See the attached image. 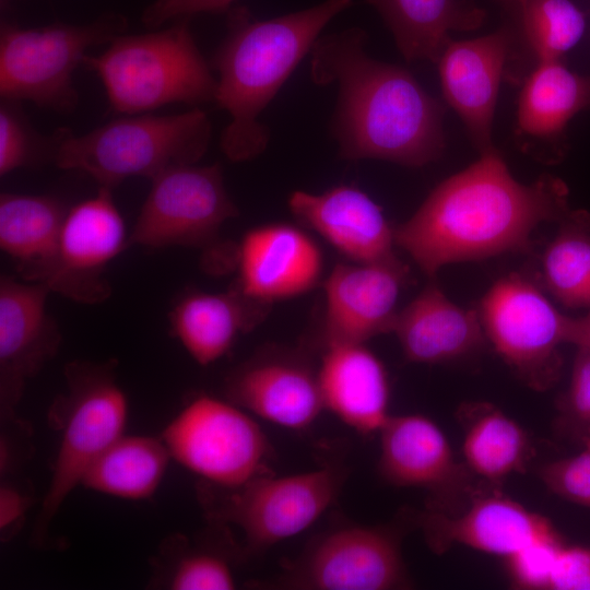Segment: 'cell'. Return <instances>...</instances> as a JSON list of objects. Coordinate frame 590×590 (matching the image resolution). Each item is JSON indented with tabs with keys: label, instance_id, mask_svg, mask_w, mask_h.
<instances>
[{
	"label": "cell",
	"instance_id": "30",
	"mask_svg": "<svg viewBox=\"0 0 590 590\" xmlns=\"http://www.w3.org/2000/svg\"><path fill=\"white\" fill-rule=\"evenodd\" d=\"M542 282L569 309L590 310V214L570 210L542 255Z\"/></svg>",
	"mask_w": 590,
	"mask_h": 590
},
{
	"label": "cell",
	"instance_id": "18",
	"mask_svg": "<svg viewBox=\"0 0 590 590\" xmlns=\"http://www.w3.org/2000/svg\"><path fill=\"white\" fill-rule=\"evenodd\" d=\"M231 402L290 429H305L324 409L318 369L300 353L260 352L226 380Z\"/></svg>",
	"mask_w": 590,
	"mask_h": 590
},
{
	"label": "cell",
	"instance_id": "23",
	"mask_svg": "<svg viewBox=\"0 0 590 590\" xmlns=\"http://www.w3.org/2000/svg\"><path fill=\"white\" fill-rule=\"evenodd\" d=\"M392 332L411 363L440 364L480 350L485 334L477 310L451 302L435 283H428L398 311Z\"/></svg>",
	"mask_w": 590,
	"mask_h": 590
},
{
	"label": "cell",
	"instance_id": "15",
	"mask_svg": "<svg viewBox=\"0 0 590 590\" xmlns=\"http://www.w3.org/2000/svg\"><path fill=\"white\" fill-rule=\"evenodd\" d=\"M379 434L381 476L394 486L426 489L430 496L427 508L449 511L471 488L473 474L432 418L390 415Z\"/></svg>",
	"mask_w": 590,
	"mask_h": 590
},
{
	"label": "cell",
	"instance_id": "11",
	"mask_svg": "<svg viewBox=\"0 0 590 590\" xmlns=\"http://www.w3.org/2000/svg\"><path fill=\"white\" fill-rule=\"evenodd\" d=\"M129 234V245L149 248L210 246L238 214L219 164H185L161 173Z\"/></svg>",
	"mask_w": 590,
	"mask_h": 590
},
{
	"label": "cell",
	"instance_id": "26",
	"mask_svg": "<svg viewBox=\"0 0 590 590\" xmlns=\"http://www.w3.org/2000/svg\"><path fill=\"white\" fill-rule=\"evenodd\" d=\"M382 17L405 60L437 61L450 32L480 27L485 12L463 0H364Z\"/></svg>",
	"mask_w": 590,
	"mask_h": 590
},
{
	"label": "cell",
	"instance_id": "2",
	"mask_svg": "<svg viewBox=\"0 0 590 590\" xmlns=\"http://www.w3.org/2000/svg\"><path fill=\"white\" fill-rule=\"evenodd\" d=\"M358 27L319 37L311 54L316 84H337L331 131L342 158L420 167L445 148L444 106L406 69L371 58Z\"/></svg>",
	"mask_w": 590,
	"mask_h": 590
},
{
	"label": "cell",
	"instance_id": "10",
	"mask_svg": "<svg viewBox=\"0 0 590 590\" xmlns=\"http://www.w3.org/2000/svg\"><path fill=\"white\" fill-rule=\"evenodd\" d=\"M162 440L173 459L216 486L236 487L272 473L266 434L231 401L194 398L166 426Z\"/></svg>",
	"mask_w": 590,
	"mask_h": 590
},
{
	"label": "cell",
	"instance_id": "31",
	"mask_svg": "<svg viewBox=\"0 0 590 590\" xmlns=\"http://www.w3.org/2000/svg\"><path fill=\"white\" fill-rule=\"evenodd\" d=\"M522 25L538 61L560 60L578 44L586 17L570 0H524Z\"/></svg>",
	"mask_w": 590,
	"mask_h": 590
},
{
	"label": "cell",
	"instance_id": "42",
	"mask_svg": "<svg viewBox=\"0 0 590 590\" xmlns=\"http://www.w3.org/2000/svg\"><path fill=\"white\" fill-rule=\"evenodd\" d=\"M514 1H516L519 5H521L524 0H514Z\"/></svg>",
	"mask_w": 590,
	"mask_h": 590
},
{
	"label": "cell",
	"instance_id": "4",
	"mask_svg": "<svg viewBox=\"0 0 590 590\" xmlns=\"http://www.w3.org/2000/svg\"><path fill=\"white\" fill-rule=\"evenodd\" d=\"M83 64L102 81L110 106L126 115L175 103L213 101L216 80L201 55L189 20L141 35H118Z\"/></svg>",
	"mask_w": 590,
	"mask_h": 590
},
{
	"label": "cell",
	"instance_id": "40",
	"mask_svg": "<svg viewBox=\"0 0 590 590\" xmlns=\"http://www.w3.org/2000/svg\"><path fill=\"white\" fill-rule=\"evenodd\" d=\"M567 343L590 349V310L581 317H570Z\"/></svg>",
	"mask_w": 590,
	"mask_h": 590
},
{
	"label": "cell",
	"instance_id": "24",
	"mask_svg": "<svg viewBox=\"0 0 590 590\" xmlns=\"http://www.w3.org/2000/svg\"><path fill=\"white\" fill-rule=\"evenodd\" d=\"M270 305L250 300L233 287L225 293L190 292L169 314L174 335L200 365L223 357L240 333L266 317Z\"/></svg>",
	"mask_w": 590,
	"mask_h": 590
},
{
	"label": "cell",
	"instance_id": "16",
	"mask_svg": "<svg viewBox=\"0 0 590 590\" xmlns=\"http://www.w3.org/2000/svg\"><path fill=\"white\" fill-rule=\"evenodd\" d=\"M408 279L409 268L396 255L376 262L337 263L323 282L324 347L365 343L392 332Z\"/></svg>",
	"mask_w": 590,
	"mask_h": 590
},
{
	"label": "cell",
	"instance_id": "17",
	"mask_svg": "<svg viewBox=\"0 0 590 590\" xmlns=\"http://www.w3.org/2000/svg\"><path fill=\"white\" fill-rule=\"evenodd\" d=\"M233 288L264 305L309 292L323 272L318 244L302 227L288 223L249 229L236 249Z\"/></svg>",
	"mask_w": 590,
	"mask_h": 590
},
{
	"label": "cell",
	"instance_id": "35",
	"mask_svg": "<svg viewBox=\"0 0 590 590\" xmlns=\"http://www.w3.org/2000/svg\"><path fill=\"white\" fill-rule=\"evenodd\" d=\"M563 544H538L506 557L512 585L521 589H547L554 559Z\"/></svg>",
	"mask_w": 590,
	"mask_h": 590
},
{
	"label": "cell",
	"instance_id": "34",
	"mask_svg": "<svg viewBox=\"0 0 590 590\" xmlns=\"http://www.w3.org/2000/svg\"><path fill=\"white\" fill-rule=\"evenodd\" d=\"M559 421L580 434L590 435V349L577 346L568 387L558 402Z\"/></svg>",
	"mask_w": 590,
	"mask_h": 590
},
{
	"label": "cell",
	"instance_id": "19",
	"mask_svg": "<svg viewBox=\"0 0 590 590\" xmlns=\"http://www.w3.org/2000/svg\"><path fill=\"white\" fill-rule=\"evenodd\" d=\"M51 293L43 283L0 279V393L12 415L26 381L56 354L60 333L47 311Z\"/></svg>",
	"mask_w": 590,
	"mask_h": 590
},
{
	"label": "cell",
	"instance_id": "27",
	"mask_svg": "<svg viewBox=\"0 0 590 590\" xmlns=\"http://www.w3.org/2000/svg\"><path fill=\"white\" fill-rule=\"evenodd\" d=\"M459 413L463 462L473 475L496 483L526 471L532 446L516 420L488 402L464 403Z\"/></svg>",
	"mask_w": 590,
	"mask_h": 590
},
{
	"label": "cell",
	"instance_id": "20",
	"mask_svg": "<svg viewBox=\"0 0 590 590\" xmlns=\"http://www.w3.org/2000/svg\"><path fill=\"white\" fill-rule=\"evenodd\" d=\"M509 33L446 43L436 63L447 104L458 114L480 153L494 150L492 126Z\"/></svg>",
	"mask_w": 590,
	"mask_h": 590
},
{
	"label": "cell",
	"instance_id": "29",
	"mask_svg": "<svg viewBox=\"0 0 590 590\" xmlns=\"http://www.w3.org/2000/svg\"><path fill=\"white\" fill-rule=\"evenodd\" d=\"M170 458L162 439L121 435L88 467L81 485L123 499H145L157 489Z\"/></svg>",
	"mask_w": 590,
	"mask_h": 590
},
{
	"label": "cell",
	"instance_id": "14",
	"mask_svg": "<svg viewBox=\"0 0 590 590\" xmlns=\"http://www.w3.org/2000/svg\"><path fill=\"white\" fill-rule=\"evenodd\" d=\"M416 523L436 554L462 545L506 558L533 545L563 542L546 517L497 493L474 496L461 511L426 508Z\"/></svg>",
	"mask_w": 590,
	"mask_h": 590
},
{
	"label": "cell",
	"instance_id": "3",
	"mask_svg": "<svg viewBox=\"0 0 590 590\" xmlns=\"http://www.w3.org/2000/svg\"><path fill=\"white\" fill-rule=\"evenodd\" d=\"M353 0H324L270 20H257L245 7L228 11V31L212 66L219 73L214 102L229 115L221 149L233 162L261 154L269 132L259 117L310 52L321 31Z\"/></svg>",
	"mask_w": 590,
	"mask_h": 590
},
{
	"label": "cell",
	"instance_id": "8",
	"mask_svg": "<svg viewBox=\"0 0 590 590\" xmlns=\"http://www.w3.org/2000/svg\"><path fill=\"white\" fill-rule=\"evenodd\" d=\"M344 476L328 465L287 476L266 474L236 487L204 482L199 498L211 519L243 531L248 551H261L310 527L337 498Z\"/></svg>",
	"mask_w": 590,
	"mask_h": 590
},
{
	"label": "cell",
	"instance_id": "28",
	"mask_svg": "<svg viewBox=\"0 0 590 590\" xmlns=\"http://www.w3.org/2000/svg\"><path fill=\"white\" fill-rule=\"evenodd\" d=\"M590 107V75L567 69L560 60L538 61L518 101V131L528 139H557L571 118Z\"/></svg>",
	"mask_w": 590,
	"mask_h": 590
},
{
	"label": "cell",
	"instance_id": "39",
	"mask_svg": "<svg viewBox=\"0 0 590 590\" xmlns=\"http://www.w3.org/2000/svg\"><path fill=\"white\" fill-rule=\"evenodd\" d=\"M30 506V498L22 491L11 485H2L0 489V531L12 533L24 518Z\"/></svg>",
	"mask_w": 590,
	"mask_h": 590
},
{
	"label": "cell",
	"instance_id": "12",
	"mask_svg": "<svg viewBox=\"0 0 590 590\" xmlns=\"http://www.w3.org/2000/svg\"><path fill=\"white\" fill-rule=\"evenodd\" d=\"M304 590H391L410 586L400 533L390 527L350 526L316 540L280 578Z\"/></svg>",
	"mask_w": 590,
	"mask_h": 590
},
{
	"label": "cell",
	"instance_id": "5",
	"mask_svg": "<svg viewBox=\"0 0 590 590\" xmlns=\"http://www.w3.org/2000/svg\"><path fill=\"white\" fill-rule=\"evenodd\" d=\"M211 122L201 109L176 115L135 114L80 135L62 134L56 165L80 170L111 189L130 177L153 179L168 168L196 164L206 152Z\"/></svg>",
	"mask_w": 590,
	"mask_h": 590
},
{
	"label": "cell",
	"instance_id": "6",
	"mask_svg": "<svg viewBox=\"0 0 590 590\" xmlns=\"http://www.w3.org/2000/svg\"><path fill=\"white\" fill-rule=\"evenodd\" d=\"M64 376L67 392L55 401L49 414L60 441L38 516L39 533L81 485L88 467L123 435L128 418V400L109 362H72Z\"/></svg>",
	"mask_w": 590,
	"mask_h": 590
},
{
	"label": "cell",
	"instance_id": "13",
	"mask_svg": "<svg viewBox=\"0 0 590 590\" xmlns=\"http://www.w3.org/2000/svg\"><path fill=\"white\" fill-rule=\"evenodd\" d=\"M127 246L129 235L111 189L97 193L67 211L55 266L46 285L82 304H97L110 295L105 270Z\"/></svg>",
	"mask_w": 590,
	"mask_h": 590
},
{
	"label": "cell",
	"instance_id": "38",
	"mask_svg": "<svg viewBox=\"0 0 590 590\" xmlns=\"http://www.w3.org/2000/svg\"><path fill=\"white\" fill-rule=\"evenodd\" d=\"M235 0H155L142 13V23L158 27L168 21L190 19L200 13H224Z\"/></svg>",
	"mask_w": 590,
	"mask_h": 590
},
{
	"label": "cell",
	"instance_id": "21",
	"mask_svg": "<svg viewBox=\"0 0 590 590\" xmlns=\"http://www.w3.org/2000/svg\"><path fill=\"white\" fill-rule=\"evenodd\" d=\"M288 208L302 225L352 262H376L396 255L394 227L381 206L357 187L341 185L318 194L296 190Z\"/></svg>",
	"mask_w": 590,
	"mask_h": 590
},
{
	"label": "cell",
	"instance_id": "33",
	"mask_svg": "<svg viewBox=\"0 0 590 590\" xmlns=\"http://www.w3.org/2000/svg\"><path fill=\"white\" fill-rule=\"evenodd\" d=\"M539 475L553 494L590 508V445L575 456L548 462Z\"/></svg>",
	"mask_w": 590,
	"mask_h": 590
},
{
	"label": "cell",
	"instance_id": "37",
	"mask_svg": "<svg viewBox=\"0 0 590 590\" xmlns=\"http://www.w3.org/2000/svg\"><path fill=\"white\" fill-rule=\"evenodd\" d=\"M547 589L590 590V548L563 544L554 559Z\"/></svg>",
	"mask_w": 590,
	"mask_h": 590
},
{
	"label": "cell",
	"instance_id": "32",
	"mask_svg": "<svg viewBox=\"0 0 590 590\" xmlns=\"http://www.w3.org/2000/svg\"><path fill=\"white\" fill-rule=\"evenodd\" d=\"M163 585L173 590H231L236 586L227 560L213 552L188 550L166 563Z\"/></svg>",
	"mask_w": 590,
	"mask_h": 590
},
{
	"label": "cell",
	"instance_id": "22",
	"mask_svg": "<svg viewBox=\"0 0 590 590\" xmlns=\"http://www.w3.org/2000/svg\"><path fill=\"white\" fill-rule=\"evenodd\" d=\"M318 379L324 409L357 433H379L390 417L388 373L365 343L326 346Z\"/></svg>",
	"mask_w": 590,
	"mask_h": 590
},
{
	"label": "cell",
	"instance_id": "9",
	"mask_svg": "<svg viewBox=\"0 0 590 590\" xmlns=\"http://www.w3.org/2000/svg\"><path fill=\"white\" fill-rule=\"evenodd\" d=\"M477 311L485 338L521 382L540 392L556 385L570 317L532 279L518 272L498 279Z\"/></svg>",
	"mask_w": 590,
	"mask_h": 590
},
{
	"label": "cell",
	"instance_id": "41",
	"mask_svg": "<svg viewBox=\"0 0 590 590\" xmlns=\"http://www.w3.org/2000/svg\"><path fill=\"white\" fill-rule=\"evenodd\" d=\"M582 442L583 445H590V435Z\"/></svg>",
	"mask_w": 590,
	"mask_h": 590
},
{
	"label": "cell",
	"instance_id": "36",
	"mask_svg": "<svg viewBox=\"0 0 590 590\" xmlns=\"http://www.w3.org/2000/svg\"><path fill=\"white\" fill-rule=\"evenodd\" d=\"M31 157V137L22 118L12 107L0 109V175L24 166Z\"/></svg>",
	"mask_w": 590,
	"mask_h": 590
},
{
	"label": "cell",
	"instance_id": "1",
	"mask_svg": "<svg viewBox=\"0 0 590 590\" xmlns=\"http://www.w3.org/2000/svg\"><path fill=\"white\" fill-rule=\"evenodd\" d=\"M568 189L543 175L518 181L496 149L441 181L394 227V243L429 278L445 266L532 248V233L568 212Z\"/></svg>",
	"mask_w": 590,
	"mask_h": 590
},
{
	"label": "cell",
	"instance_id": "25",
	"mask_svg": "<svg viewBox=\"0 0 590 590\" xmlns=\"http://www.w3.org/2000/svg\"><path fill=\"white\" fill-rule=\"evenodd\" d=\"M67 209L49 196H0V247L24 281L49 280Z\"/></svg>",
	"mask_w": 590,
	"mask_h": 590
},
{
	"label": "cell",
	"instance_id": "7",
	"mask_svg": "<svg viewBox=\"0 0 590 590\" xmlns=\"http://www.w3.org/2000/svg\"><path fill=\"white\" fill-rule=\"evenodd\" d=\"M126 26L119 14H107L83 25L57 23L37 28L2 21L1 96L56 110L72 109L78 101L74 70L83 64L90 48L110 42Z\"/></svg>",
	"mask_w": 590,
	"mask_h": 590
}]
</instances>
